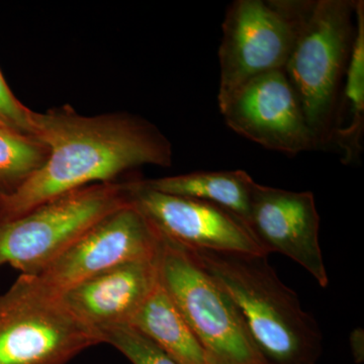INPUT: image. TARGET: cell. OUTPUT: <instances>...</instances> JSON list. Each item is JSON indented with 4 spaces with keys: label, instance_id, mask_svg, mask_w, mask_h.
Listing matches in <instances>:
<instances>
[{
    "label": "cell",
    "instance_id": "cell-1",
    "mask_svg": "<svg viewBox=\"0 0 364 364\" xmlns=\"http://www.w3.org/2000/svg\"><path fill=\"white\" fill-rule=\"evenodd\" d=\"M33 135L47 160L18 191L0 198V224L90 184L117 181L144 165L170 167L172 145L154 124L127 114L87 117L65 105L33 112Z\"/></svg>",
    "mask_w": 364,
    "mask_h": 364
},
{
    "label": "cell",
    "instance_id": "cell-2",
    "mask_svg": "<svg viewBox=\"0 0 364 364\" xmlns=\"http://www.w3.org/2000/svg\"><path fill=\"white\" fill-rule=\"evenodd\" d=\"M188 252L233 301L268 363H318L323 351L320 326L277 277L267 255Z\"/></svg>",
    "mask_w": 364,
    "mask_h": 364
},
{
    "label": "cell",
    "instance_id": "cell-3",
    "mask_svg": "<svg viewBox=\"0 0 364 364\" xmlns=\"http://www.w3.org/2000/svg\"><path fill=\"white\" fill-rule=\"evenodd\" d=\"M355 1H306L296 43L284 67L317 149L331 145L355 36Z\"/></svg>",
    "mask_w": 364,
    "mask_h": 364
},
{
    "label": "cell",
    "instance_id": "cell-4",
    "mask_svg": "<svg viewBox=\"0 0 364 364\" xmlns=\"http://www.w3.org/2000/svg\"><path fill=\"white\" fill-rule=\"evenodd\" d=\"M130 181L76 189L0 224V267L37 277L100 220L130 205Z\"/></svg>",
    "mask_w": 364,
    "mask_h": 364
},
{
    "label": "cell",
    "instance_id": "cell-5",
    "mask_svg": "<svg viewBox=\"0 0 364 364\" xmlns=\"http://www.w3.org/2000/svg\"><path fill=\"white\" fill-rule=\"evenodd\" d=\"M160 282L186 318L208 364H269L233 301L191 257L161 235Z\"/></svg>",
    "mask_w": 364,
    "mask_h": 364
},
{
    "label": "cell",
    "instance_id": "cell-6",
    "mask_svg": "<svg viewBox=\"0 0 364 364\" xmlns=\"http://www.w3.org/2000/svg\"><path fill=\"white\" fill-rule=\"evenodd\" d=\"M100 344V333L35 277L21 274L0 294V364H68Z\"/></svg>",
    "mask_w": 364,
    "mask_h": 364
},
{
    "label": "cell",
    "instance_id": "cell-7",
    "mask_svg": "<svg viewBox=\"0 0 364 364\" xmlns=\"http://www.w3.org/2000/svg\"><path fill=\"white\" fill-rule=\"evenodd\" d=\"M306 0H236L228 7L219 49L222 107L251 79L284 69Z\"/></svg>",
    "mask_w": 364,
    "mask_h": 364
},
{
    "label": "cell",
    "instance_id": "cell-8",
    "mask_svg": "<svg viewBox=\"0 0 364 364\" xmlns=\"http://www.w3.org/2000/svg\"><path fill=\"white\" fill-rule=\"evenodd\" d=\"M160 242L159 231L130 203L91 227L35 277L48 291L61 296L98 273L131 261L157 257Z\"/></svg>",
    "mask_w": 364,
    "mask_h": 364
},
{
    "label": "cell",
    "instance_id": "cell-9",
    "mask_svg": "<svg viewBox=\"0 0 364 364\" xmlns=\"http://www.w3.org/2000/svg\"><path fill=\"white\" fill-rule=\"evenodd\" d=\"M219 109L232 131L268 150L289 156L317 150L284 69L251 79Z\"/></svg>",
    "mask_w": 364,
    "mask_h": 364
},
{
    "label": "cell",
    "instance_id": "cell-10",
    "mask_svg": "<svg viewBox=\"0 0 364 364\" xmlns=\"http://www.w3.org/2000/svg\"><path fill=\"white\" fill-rule=\"evenodd\" d=\"M130 202L170 241L188 250L267 255L240 218L203 200L158 193L130 181Z\"/></svg>",
    "mask_w": 364,
    "mask_h": 364
},
{
    "label": "cell",
    "instance_id": "cell-11",
    "mask_svg": "<svg viewBox=\"0 0 364 364\" xmlns=\"http://www.w3.org/2000/svg\"><path fill=\"white\" fill-rule=\"evenodd\" d=\"M247 226L265 253L291 258L318 286L329 284L321 250L320 215L311 191L270 188L256 182Z\"/></svg>",
    "mask_w": 364,
    "mask_h": 364
},
{
    "label": "cell",
    "instance_id": "cell-12",
    "mask_svg": "<svg viewBox=\"0 0 364 364\" xmlns=\"http://www.w3.org/2000/svg\"><path fill=\"white\" fill-rule=\"evenodd\" d=\"M159 252V251H158ZM158 255L131 261L83 280L61 296L74 315L93 329L130 325L158 280Z\"/></svg>",
    "mask_w": 364,
    "mask_h": 364
},
{
    "label": "cell",
    "instance_id": "cell-13",
    "mask_svg": "<svg viewBox=\"0 0 364 364\" xmlns=\"http://www.w3.org/2000/svg\"><path fill=\"white\" fill-rule=\"evenodd\" d=\"M141 183L158 193L214 203L233 213L247 225L256 182L247 172L232 170L191 172L141 181Z\"/></svg>",
    "mask_w": 364,
    "mask_h": 364
},
{
    "label": "cell",
    "instance_id": "cell-14",
    "mask_svg": "<svg viewBox=\"0 0 364 364\" xmlns=\"http://www.w3.org/2000/svg\"><path fill=\"white\" fill-rule=\"evenodd\" d=\"M364 130V1H355V36L337 105L332 142L342 163L360 156Z\"/></svg>",
    "mask_w": 364,
    "mask_h": 364
},
{
    "label": "cell",
    "instance_id": "cell-15",
    "mask_svg": "<svg viewBox=\"0 0 364 364\" xmlns=\"http://www.w3.org/2000/svg\"><path fill=\"white\" fill-rule=\"evenodd\" d=\"M179 364H208L205 352L173 299L158 280L131 324Z\"/></svg>",
    "mask_w": 364,
    "mask_h": 364
},
{
    "label": "cell",
    "instance_id": "cell-16",
    "mask_svg": "<svg viewBox=\"0 0 364 364\" xmlns=\"http://www.w3.org/2000/svg\"><path fill=\"white\" fill-rule=\"evenodd\" d=\"M48 155L39 139L0 124V198L18 191L43 166Z\"/></svg>",
    "mask_w": 364,
    "mask_h": 364
},
{
    "label": "cell",
    "instance_id": "cell-17",
    "mask_svg": "<svg viewBox=\"0 0 364 364\" xmlns=\"http://www.w3.org/2000/svg\"><path fill=\"white\" fill-rule=\"evenodd\" d=\"M100 333L104 343L112 345L133 364H179L132 325L112 326Z\"/></svg>",
    "mask_w": 364,
    "mask_h": 364
},
{
    "label": "cell",
    "instance_id": "cell-18",
    "mask_svg": "<svg viewBox=\"0 0 364 364\" xmlns=\"http://www.w3.org/2000/svg\"><path fill=\"white\" fill-rule=\"evenodd\" d=\"M33 112L14 97L0 71V124L18 133L33 136Z\"/></svg>",
    "mask_w": 364,
    "mask_h": 364
}]
</instances>
